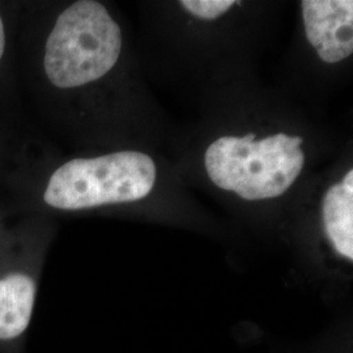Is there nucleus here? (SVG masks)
I'll list each match as a JSON object with an SVG mask.
<instances>
[{
  "label": "nucleus",
  "instance_id": "f257e3e1",
  "mask_svg": "<svg viewBox=\"0 0 353 353\" xmlns=\"http://www.w3.org/2000/svg\"><path fill=\"white\" fill-rule=\"evenodd\" d=\"M122 50V32L99 1L80 0L59 14L46 42L43 65L58 88L81 87L106 75Z\"/></svg>",
  "mask_w": 353,
  "mask_h": 353
},
{
  "label": "nucleus",
  "instance_id": "f03ea898",
  "mask_svg": "<svg viewBox=\"0 0 353 353\" xmlns=\"http://www.w3.org/2000/svg\"><path fill=\"white\" fill-rule=\"evenodd\" d=\"M156 176L154 161L141 152L76 159L52 173L43 201L50 207L67 211L137 202L151 192Z\"/></svg>",
  "mask_w": 353,
  "mask_h": 353
},
{
  "label": "nucleus",
  "instance_id": "7ed1b4c3",
  "mask_svg": "<svg viewBox=\"0 0 353 353\" xmlns=\"http://www.w3.org/2000/svg\"><path fill=\"white\" fill-rule=\"evenodd\" d=\"M323 224L328 240L343 258L353 261V190L332 185L323 198Z\"/></svg>",
  "mask_w": 353,
  "mask_h": 353
},
{
  "label": "nucleus",
  "instance_id": "20e7f679",
  "mask_svg": "<svg viewBox=\"0 0 353 353\" xmlns=\"http://www.w3.org/2000/svg\"><path fill=\"white\" fill-rule=\"evenodd\" d=\"M301 7L306 37L316 49L327 41L338 42L336 33L341 26L353 24L352 0H303Z\"/></svg>",
  "mask_w": 353,
  "mask_h": 353
},
{
  "label": "nucleus",
  "instance_id": "39448f33",
  "mask_svg": "<svg viewBox=\"0 0 353 353\" xmlns=\"http://www.w3.org/2000/svg\"><path fill=\"white\" fill-rule=\"evenodd\" d=\"M233 0H182L181 6L202 20H214L233 7Z\"/></svg>",
  "mask_w": 353,
  "mask_h": 353
},
{
  "label": "nucleus",
  "instance_id": "423d86ee",
  "mask_svg": "<svg viewBox=\"0 0 353 353\" xmlns=\"http://www.w3.org/2000/svg\"><path fill=\"white\" fill-rule=\"evenodd\" d=\"M316 52L319 55V58L326 62V63H338L344 61L345 58H348L343 50L338 49V50H321V49H316Z\"/></svg>",
  "mask_w": 353,
  "mask_h": 353
},
{
  "label": "nucleus",
  "instance_id": "0eeeda50",
  "mask_svg": "<svg viewBox=\"0 0 353 353\" xmlns=\"http://www.w3.org/2000/svg\"><path fill=\"white\" fill-rule=\"evenodd\" d=\"M341 185L344 189L353 190V170H350V172L344 176V179H343V182H341Z\"/></svg>",
  "mask_w": 353,
  "mask_h": 353
},
{
  "label": "nucleus",
  "instance_id": "6e6552de",
  "mask_svg": "<svg viewBox=\"0 0 353 353\" xmlns=\"http://www.w3.org/2000/svg\"><path fill=\"white\" fill-rule=\"evenodd\" d=\"M4 49H6V33H4V26H3L1 17H0V59L4 54Z\"/></svg>",
  "mask_w": 353,
  "mask_h": 353
}]
</instances>
